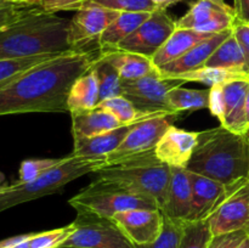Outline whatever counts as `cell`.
Segmentation results:
<instances>
[{"instance_id":"6da1fadb","label":"cell","mask_w":249,"mask_h":248,"mask_svg":"<svg viewBox=\"0 0 249 248\" xmlns=\"http://www.w3.org/2000/svg\"><path fill=\"white\" fill-rule=\"evenodd\" d=\"M97 57L92 50L80 49L31 68L0 90V116L66 113L73 83L91 70Z\"/></svg>"},{"instance_id":"7a4b0ae2","label":"cell","mask_w":249,"mask_h":248,"mask_svg":"<svg viewBox=\"0 0 249 248\" xmlns=\"http://www.w3.org/2000/svg\"><path fill=\"white\" fill-rule=\"evenodd\" d=\"M186 169L238 189L249 181V131L225 126L199 131L198 142Z\"/></svg>"},{"instance_id":"3957f363","label":"cell","mask_w":249,"mask_h":248,"mask_svg":"<svg viewBox=\"0 0 249 248\" xmlns=\"http://www.w3.org/2000/svg\"><path fill=\"white\" fill-rule=\"evenodd\" d=\"M71 19L32 6L23 16L0 29V60L72 51Z\"/></svg>"},{"instance_id":"277c9868","label":"cell","mask_w":249,"mask_h":248,"mask_svg":"<svg viewBox=\"0 0 249 248\" xmlns=\"http://www.w3.org/2000/svg\"><path fill=\"white\" fill-rule=\"evenodd\" d=\"M95 174L135 194L148 197L162 209L170 181V167L156 157L155 150L106 164Z\"/></svg>"},{"instance_id":"5b68a950","label":"cell","mask_w":249,"mask_h":248,"mask_svg":"<svg viewBox=\"0 0 249 248\" xmlns=\"http://www.w3.org/2000/svg\"><path fill=\"white\" fill-rule=\"evenodd\" d=\"M107 164V157L83 158L70 155L63 162L29 182H15L7 185L0 195V212L15 206L33 201L48 195L55 194L68 182L87 175L96 173Z\"/></svg>"},{"instance_id":"8992f818","label":"cell","mask_w":249,"mask_h":248,"mask_svg":"<svg viewBox=\"0 0 249 248\" xmlns=\"http://www.w3.org/2000/svg\"><path fill=\"white\" fill-rule=\"evenodd\" d=\"M68 203L77 213L95 214L109 219L119 212L130 209H160L153 199L100 177L73 196Z\"/></svg>"},{"instance_id":"52a82bcc","label":"cell","mask_w":249,"mask_h":248,"mask_svg":"<svg viewBox=\"0 0 249 248\" xmlns=\"http://www.w3.org/2000/svg\"><path fill=\"white\" fill-rule=\"evenodd\" d=\"M73 231L58 248H135L112 219L78 213Z\"/></svg>"},{"instance_id":"ba28073f","label":"cell","mask_w":249,"mask_h":248,"mask_svg":"<svg viewBox=\"0 0 249 248\" xmlns=\"http://www.w3.org/2000/svg\"><path fill=\"white\" fill-rule=\"evenodd\" d=\"M248 84L249 77H240L209 88V111L229 130L249 131L245 116Z\"/></svg>"},{"instance_id":"9c48e42d","label":"cell","mask_w":249,"mask_h":248,"mask_svg":"<svg viewBox=\"0 0 249 248\" xmlns=\"http://www.w3.org/2000/svg\"><path fill=\"white\" fill-rule=\"evenodd\" d=\"M174 82L164 79L160 72L135 80H122V95L145 113L179 114L173 111L168 101Z\"/></svg>"},{"instance_id":"30bf717a","label":"cell","mask_w":249,"mask_h":248,"mask_svg":"<svg viewBox=\"0 0 249 248\" xmlns=\"http://www.w3.org/2000/svg\"><path fill=\"white\" fill-rule=\"evenodd\" d=\"M177 27V21L165 10H156L134 33L117 46L116 50L139 53L152 60Z\"/></svg>"},{"instance_id":"8fae6325","label":"cell","mask_w":249,"mask_h":248,"mask_svg":"<svg viewBox=\"0 0 249 248\" xmlns=\"http://www.w3.org/2000/svg\"><path fill=\"white\" fill-rule=\"evenodd\" d=\"M178 114H157L138 122L118 148L107 156V164L139 153L153 151Z\"/></svg>"},{"instance_id":"7c38bea8","label":"cell","mask_w":249,"mask_h":248,"mask_svg":"<svg viewBox=\"0 0 249 248\" xmlns=\"http://www.w3.org/2000/svg\"><path fill=\"white\" fill-rule=\"evenodd\" d=\"M236 16L233 7L221 6L212 0H197L190 5V9L177 21L180 28L195 29L203 33H219L231 29Z\"/></svg>"},{"instance_id":"4fadbf2b","label":"cell","mask_w":249,"mask_h":248,"mask_svg":"<svg viewBox=\"0 0 249 248\" xmlns=\"http://www.w3.org/2000/svg\"><path fill=\"white\" fill-rule=\"evenodd\" d=\"M121 12L99 6V5H83L75 11L70 22L68 38L74 50H80L82 46L91 40L100 38L105 29L117 18Z\"/></svg>"},{"instance_id":"5bb4252c","label":"cell","mask_w":249,"mask_h":248,"mask_svg":"<svg viewBox=\"0 0 249 248\" xmlns=\"http://www.w3.org/2000/svg\"><path fill=\"white\" fill-rule=\"evenodd\" d=\"M187 172L192 192V208L189 221L208 219L237 190L203 175L190 170Z\"/></svg>"},{"instance_id":"9a60e30c","label":"cell","mask_w":249,"mask_h":248,"mask_svg":"<svg viewBox=\"0 0 249 248\" xmlns=\"http://www.w3.org/2000/svg\"><path fill=\"white\" fill-rule=\"evenodd\" d=\"M112 220L134 245H147L162 232L164 215L160 209H130L117 213Z\"/></svg>"},{"instance_id":"2e32d148","label":"cell","mask_w":249,"mask_h":248,"mask_svg":"<svg viewBox=\"0 0 249 248\" xmlns=\"http://www.w3.org/2000/svg\"><path fill=\"white\" fill-rule=\"evenodd\" d=\"M208 221L213 236L249 230V181L236 190Z\"/></svg>"},{"instance_id":"e0dca14e","label":"cell","mask_w":249,"mask_h":248,"mask_svg":"<svg viewBox=\"0 0 249 248\" xmlns=\"http://www.w3.org/2000/svg\"><path fill=\"white\" fill-rule=\"evenodd\" d=\"M198 142V131L172 125L155 148L156 157L169 167L186 168Z\"/></svg>"},{"instance_id":"ac0fdd59","label":"cell","mask_w":249,"mask_h":248,"mask_svg":"<svg viewBox=\"0 0 249 248\" xmlns=\"http://www.w3.org/2000/svg\"><path fill=\"white\" fill-rule=\"evenodd\" d=\"M170 181L162 213L172 220L189 221L192 208V192L186 168L170 167Z\"/></svg>"},{"instance_id":"d6986e66","label":"cell","mask_w":249,"mask_h":248,"mask_svg":"<svg viewBox=\"0 0 249 248\" xmlns=\"http://www.w3.org/2000/svg\"><path fill=\"white\" fill-rule=\"evenodd\" d=\"M232 34V28L228 31L214 33L209 38L204 39L201 43L195 45L190 51H187L184 56H181L178 60L168 63V65L160 67V73L164 79H170L175 75L184 74V73L197 71L199 68H203L208 58L212 53L215 51V49L225 40L228 36Z\"/></svg>"},{"instance_id":"ffe728a7","label":"cell","mask_w":249,"mask_h":248,"mask_svg":"<svg viewBox=\"0 0 249 248\" xmlns=\"http://www.w3.org/2000/svg\"><path fill=\"white\" fill-rule=\"evenodd\" d=\"M126 124L94 136H73V151L71 155L83 158L107 157L121 146L134 125Z\"/></svg>"},{"instance_id":"44dd1931","label":"cell","mask_w":249,"mask_h":248,"mask_svg":"<svg viewBox=\"0 0 249 248\" xmlns=\"http://www.w3.org/2000/svg\"><path fill=\"white\" fill-rule=\"evenodd\" d=\"M213 34L214 33H203V32L195 31V29L177 27L174 33L163 44L160 51L153 56V63L160 70L163 66L168 65V63L184 56L195 45L201 43L204 39L212 36Z\"/></svg>"},{"instance_id":"7402d4cb","label":"cell","mask_w":249,"mask_h":248,"mask_svg":"<svg viewBox=\"0 0 249 248\" xmlns=\"http://www.w3.org/2000/svg\"><path fill=\"white\" fill-rule=\"evenodd\" d=\"M100 55L118 71L122 80H135L160 72L151 58L139 53L122 50H108L101 51Z\"/></svg>"},{"instance_id":"603a6c76","label":"cell","mask_w":249,"mask_h":248,"mask_svg":"<svg viewBox=\"0 0 249 248\" xmlns=\"http://www.w3.org/2000/svg\"><path fill=\"white\" fill-rule=\"evenodd\" d=\"M73 136H94L116 129L122 124L106 109L96 106L91 109L71 112Z\"/></svg>"},{"instance_id":"cb8c5ba5","label":"cell","mask_w":249,"mask_h":248,"mask_svg":"<svg viewBox=\"0 0 249 248\" xmlns=\"http://www.w3.org/2000/svg\"><path fill=\"white\" fill-rule=\"evenodd\" d=\"M152 12H121L97 39L101 51L116 50L117 46L138 29Z\"/></svg>"},{"instance_id":"d4e9b609","label":"cell","mask_w":249,"mask_h":248,"mask_svg":"<svg viewBox=\"0 0 249 248\" xmlns=\"http://www.w3.org/2000/svg\"><path fill=\"white\" fill-rule=\"evenodd\" d=\"M204 67L228 71L238 74H247L245 55L237 38L233 34V29L232 34L228 36L212 53Z\"/></svg>"},{"instance_id":"484cf974","label":"cell","mask_w":249,"mask_h":248,"mask_svg":"<svg viewBox=\"0 0 249 248\" xmlns=\"http://www.w3.org/2000/svg\"><path fill=\"white\" fill-rule=\"evenodd\" d=\"M100 102V88L94 70L88 71L85 74L73 83L67 97L68 113L75 111L91 109Z\"/></svg>"},{"instance_id":"4316f807","label":"cell","mask_w":249,"mask_h":248,"mask_svg":"<svg viewBox=\"0 0 249 248\" xmlns=\"http://www.w3.org/2000/svg\"><path fill=\"white\" fill-rule=\"evenodd\" d=\"M168 101L174 112L198 111L209 107V89L196 90L175 85L168 94Z\"/></svg>"},{"instance_id":"83f0119b","label":"cell","mask_w":249,"mask_h":248,"mask_svg":"<svg viewBox=\"0 0 249 248\" xmlns=\"http://www.w3.org/2000/svg\"><path fill=\"white\" fill-rule=\"evenodd\" d=\"M61 53H48V55L31 56L19 58H1L0 60V90L4 89L12 82L21 77L31 68L51 60Z\"/></svg>"},{"instance_id":"f1b7e54d","label":"cell","mask_w":249,"mask_h":248,"mask_svg":"<svg viewBox=\"0 0 249 248\" xmlns=\"http://www.w3.org/2000/svg\"><path fill=\"white\" fill-rule=\"evenodd\" d=\"M101 108L108 111L122 125H126V124L138 123V122L142 121V119L150 118V117L157 116V114H170V113H145L141 112L140 109L136 108L126 97L123 95H118V96L111 97V99L104 100L97 105Z\"/></svg>"},{"instance_id":"f546056e","label":"cell","mask_w":249,"mask_h":248,"mask_svg":"<svg viewBox=\"0 0 249 248\" xmlns=\"http://www.w3.org/2000/svg\"><path fill=\"white\" fill-rule=\"evenodd\" d=\"M100 88V102L122 95V78L118 71L99 55L92 66ZM99 102V104H100Z\"/></svg>"},{"instance_id":"4dcf8cb0","label":"cell","mask_w":249,"mask_h":248,"mask_svg":"<svg viewBox=\"0 0 249 248\" xmlns=\"http://www.w3.org/2000/svg\"><path fill=\"white\" fill-rule=\"evenodd\" d=\"M213 238L208 219L198 221H185L182 235L178 248H208Z\"/></svg>"},{"instance_id":"1f68e13d","label":"cell","mask_w":249,"mask_h":248,"mask_svg":"<svg viewBox=\"0 0 249 248\" xmlns=\"http://www.w3.org/2000/svg\"><path fill=\"white\" fill-rule=\"evenodd\" d=\"M240 77H249L247 74H238V73L228 72L223 70H215V68H199L197 71L184 73V74L175 75L170 78V80L175 82H198L202 84L209 85V88L218 84H224L231 79Z\"/></svg>"},{"instance_id":"d6a6232c","label":"cell","mask_w":249,"mask_h":248,"mask_svg":"<svg viewBox=\"0 0 249 248\" xmlns=\"http://www.w3.org/2000/svg\"><path fill=\"white\" fill-rule=\"evenodd\" d=\"M62 158H31V159L22 160L18 170V181L29 182L32 180L38 179L49 170L53 169L63 162Z\"/></svg>"},{"instance_id":"836d02e7","label":"cell","mask_w":249,"mask_h":248,"mask_svg":"<svg viewBox=\"0 0 249 248\" xmlns=\"http://www.w3.org/2000/svg\"><path fill=\"white\" fill-rule=\"evenodd\" d=\"M83 5H99L117 12H153L156 6L152 0H83Z\"/></svg>"},{"instance_id":"e575fe53","label":"cell","mask_w":249,"mask_h":248,"mask_svg":"<svg viewBox=\"0 0 249 248\" xmlns=\"http://www.w3.org/2000/svg\"><path fill=\"white\" fill-rule=\"evenodd\" d=\"M164 215V214H163ZM184 223L172 220L164 215L163 229L158 238L147 245H134L135 248H178L182 235Z\"/></svg>"},{"instance_id":"d590c367","label":"cell","mask_w":249,"mask_h":248,"mask_svg":"<svg viewBox=\"0 0 249 248\" xmlns=\"http://www.w3.org/2000/svg\"><path fill=\"white\" fill-rule=\"evenodd\" d=\"M73 223L62 228L53 229L41 232H33L29 238V248H58L61 243L71 235L73 231Z\"/></svg>"},{"instance_id":"8d00e7d4","label":"cell","mask_w":249,"mask_h":248,"mask_svg":"<svg viewBox=\"0 0 249 248\" xmlns=\"http://www.w3.org/2000/svg\"><path fill=\"white\" fill-rule=\"evenodd\" d=\"M83 0H36L34 6L49 14L58 11H77Z\"/></svg>"},{"instance_id":"74e56055","label":"cell","mask_w":249,"mask_h":248,"mask_svg":"<svg viewBox=\"0 0 249 248\" xmlns=\"http://www.w3.org/2000/svg\"><path fill=\"white\" fill-rule=\"evenodd\" d=\"M249 235V230H240L235 232L213 236L208 248H237Z\"/></svg>"},{"instance_id":"f35d334b","label":"cell","mask_w":249,"mask_h":248,"mask_svg":"<svg viewBox=\"0 0 249 248\" xmlns=\"http://www.w3.org/2000/svg\"><path fill=\"white\" fill-rule=\"evenodd\" d=\"M232 29L233 34L242 48L246 61V71H247V74H249V26L242 22L235 21Z\"/></svg>"},{"instance_id":"ab89813d","label":"cell","mask_w":249,"mask_h":248,"mask_svg":"<svg viewBox=\"0 0 249 248\" xmlns=\"http://www.w3.org/2000/svg\"><path fill=\"white\" fill-rule=\"evenodd\" d=\"M31 7L32 6H28V5H18V6L0 10V29L23 16Z\"/></svg>"},{"instance_id":"60d3db41","label":"cell","mask_w":249,"mask_h":248,"mask_svg":"<svg viewBox=\"0 0 249 248\" xmlns=\"http://www.w3.org/2000/svg\"><path fill=\"white\" fill-rule=\"evenodd\" d=\"M236 21L249 24V0H235Z\"/></svg>"},{"instance_id":"b9f144b4","label":"cell","mask_w":249,"mask_h":248,"mask_svg":"<svg viewBox=\"0 0 249 248\" xmlns=\"http://www.w3.org/2000/svg\"><path fill=\"white\" fill-rule=\"evenodd\" d=\"M33 233V232H32ZM32 233H24V235H17L12 236V237L5 238V240L0 241V248H14L16 247L19 243L24 242V241L28 240L32 236Z\"/></svg>"},{"instance_id":"7bdbcfd3","label":"cell","mask_w":249,"mask_h":248,"mask_svg":"<svg viewBox=\"0 0 249 248\" xmlns=\"http://www.w3.org/2000/svg\"><path fill=\"white\" fill-rule=\"evenodd\" d=\"M180 1H182V0H152L156 10H165V11H167L168 7L173 6V5L178 4Z\"/></svg>"},{"instance_id":"ee69618b","label":"cell","mask_w":249,"mask_h":248,"mask_svg":"<svg viewBox=\"0 0 249 248\" xmlns=\"http://www.w3.org/2000/svg\"><path fill=\"white\" fill-rule=\"evenodd\" d=\"M245 116H246V124H247V129L249 130V84H248L247 94H246V101H245Z\"/></svg>"},{"instance_id":"f6af8a7d","label":"cell","mask_w":249,"mask_h":248,"mask_svg":"<svg viewBox=\"0 0 249 248\" xmlns=\"http://www.w3.org/2000/svg\"><path fill=\"white\" fill-rule=\"evenodd\" d=\"M7 1L16 5H28V6H34V2H36V0H7Z\"/></svg>"},{"instance_id":"bcb514c9","label":"cell","mask_w":249,"mask_h":248,"mask_svg":"<svg viewBox=\"0 0 249 248\" xmlns=\"http://www.w3.org/2000/svg\"><path fill=\"white\" fill-rule=\"evenodd\" d=\"M14 6H18V5L12 4V2L7 1V0H0V10L9 9V7H14Z\"/></svg>"},{"instance_id":"7dc6e473","label":"cell","mask_w":249,"mask_h":248,"mask_svg":"<svg viewBox=\"0 0 249 248\" xmlns=\"http://www.w3.org/2000/svg\"><path fill=\"white\" fill-rule=\"evenodd\" d=\"M6 186H7V184H6V182H5L4 173L0 172V195L2 194V191H4L5 187H6Z\"/></svg>"},{"instance_id":"c3c4849f","label":"cell","mask_w":249,"mask_h":248,"mask_svg":"<svg viewBox=\"0 0 249 248\" xmlns=\"http://www.w3.org/2000/svg\"><path fill=\"white\" fill-rule=\"evenodd\" d=\"M237 248H249V235L241 242V245Z\"/></svg>"},{"instance_id":"681fc988","label":"cell","mask_w":249,"mask_h":248,"mask_svg":"<svg viewBox=\"0 0 249 248\" xmlns=\"http://www.w3.org/2000/svg\"><path fill=\"white\" fill-rule=\"evenodd\" d=\"M212 1H214V2H216V4H219V5H221V6H226V2H225V0H212Z\"/></svg>"},{"instance_id":"f907efd6","label":"cell","mask_w":249,"mask_h":248,"mask_svg":"<svg viewBox=\"0 0 249 248\" xmlns=\"http://www.w3.org/2000/svg\"><path fill=\"white\" fill-rule=\"evenodd\" d=\"M248 26H249V24H248Z\"/></svg>"},{"instance_id":"816d5d0a","label":"cell","mask_w":249,"mask_h":248,"mask_svg":"<svg viewBox=\"0 0 249 248\" xmlns=\"http://www.w3.org/2000/svg\"><path fill=\"white\" fill-rule=\"evenodd\" d=\"M14 248H15V247H14Z\"/></svg>"}]
</instances>
